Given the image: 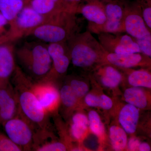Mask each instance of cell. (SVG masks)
Here are the masks:
<instances>
[{"instance_id":"6da1fadb","label":"cell","mask_w":151,"mask_h":151,"mask_svg":"<svg viewBox=\"0 0 151 151\" xmlns=\"http://www.w3.org/2000/svg\"><path fill=\"white\" fill-rule=\"evenodd\" d=\"M12 83L18 103V116L30 125L35 133V142L39 144L51 138L49 114L42 108L31 86V80L17 66Z\"/></svg>"},{"instance_id":"7a4b0ae2","label":"cell","mask_w":151,"mask_h":151,"mask_svg":"<svg viewBox=\"0 0 151 151\" xmlns=\"http://www.w3.org/2000/svg\"><path fill=\"white\" fill-rule=\"evenodd\" d=\"M68 41L70 59L74 66L88 68L98 62L108 63L106 58L108 52L89 30L76 33Z\"/></svg>"},{"instance_id":"3957f363","label":"cell","mask_w":151,"mask_h":151,"mask_svg":"<svg viewBox=\"0 0 151 151\" xmlns=\"http://www.w3.org/2000/svg\"><path fill=\"white\" fill-rule=\"evenodd\" d=\"M75 14L63 11L54 15L51 22L42 24L31 32L36 37L45 42H66L77 33Z\"/></svg>"},{"instance_id":"277c9868","label":"cell","mask_w":151,"mask_h":151,"mask_svg":"<svg viewBox=\"0 0 151 151\" xmlns=\"http://www.w3.org/2000/svg\"><path fill=\"white\" fill-rule=\"evenodd\" d=\"M20 63L34 81L44 79L51 70L52 61L47 48L35 45L30 49H23L17 53Z\"/></svg>"},{"instance_id":"5b68a950","label":"cell","mask_w":151,"mask_h":151,"mask_svg":"<svg viewBox=\"0 0 151 151\" xmlns=\"http://www.w3.org/2000/svg\"><path fill=\"white\" fill-rule=\"evenodd\" d=\"M127 0H109L101 2L106 17L103 25L88 27L90 32L98 35L101 33L125 32L124 17Z\"/></svg>"},{"instance_id":"8992f818","label":"cell","mask_w":151,"mask_h":151,"mask_svg":"<svg viewBox=\"0 0 151 151\" xmlns=\"http://www.w3.org/2000/svg\"><path fill=\"white\" fill-rule=\"evenodd\" d=\"M6 134L22 151H33L35 133L25 120L18 116L2 125Z\"/></svg>"},{"instance_id":"52a82bcc","label":"cell","mask_w":151,"mask_h":151,"mask_svg":"<svg viewBox=\"0 0 151 151\" xmlns=\"http://www.w3.org/2000/svg\"><path fill=\"white\" fill-rule=\"evenodd\" d=\"M99 42L108 53L128 54L141 52L134 38L123 33H101L97 35Z\"/></svg>"},{"instance_id":"ba28073f","label":"cell","mask_w":151,"mask_h":151,"mask_svg":"<svg viewBox=\"0 0 151 151\" xmlns=\"http://www.w3.org/2000/svg\"><path fill=\"white\" fill-rule=\"evenodd\" d=\"M125 32L134 39L151 34L143 19L139 2L127 0L124 17Z\"/></svg>"},{"instance_id":"9c48e42d","label":"cell","mask_w":151,"mask_h":151,"mask_svg":"<svg viewBox=\"0 0 151 151\" xmlns=\"http://www.w3.org/2000/svg\"><path fill=\"white\" fill-rule=\"evenodd\" d=\"M19 113L17 99L10 79H0V125Z\"/></svg>"},{"instance_id":"30bf717a","label":"cell","mask_w":151,"mask_h":151,"mask_svg":"<svg viewBox=\"0 0 151 151\" xmlns=\"http://www.w3.org/2000/svg\"><path fill=\"white\" fill-rule=\"evenodd\" d=\"M31 80L33 91L41 105L49 114L52 113L60 98L59 92L53 81L45 79Z\"/></svg>"},{"instance_id":"8fae6325","label":"cell","mask_w":151,"mask_h":151,"mask_svg":"<svg viewBox=\"0 0 151 151\" xmlns=\"http://www.w3.org/2000/svg\"><path fill=\"white\" fill-rule=\"evenodd\" d=\"M47 48L52 61V66L44 79H49L55 73L64 74L67 71L70 59L69 49L65 42L50 43Z\"/></svg>"},{"instance_id":"7c38bea8","label":"cell","mask_w":151,"mask_h":151,"mask_svg":"<svg viewBox=\"0 0 151 151\" xmlns=\"http://www.w3.org/2000/svg\"><path fill=\"white\" fill-rule=\"evenodd\" d=\"M44 21L43 16L38 13L31 7H27L23 8L13 22L11 23V29L12 31L16 29L21 32H31L43 24Z\"/></svg>"},{"instance_id":"4fadbf2b","label":"cell","mask_w":151,"mask_h":151,"mask_svg":"<svg viewBox=\"0 0 151 151\" xmlns=\"http://www.w3.org/2000/svg\"><path fill=\"white\" fill-rule=\"evenodd\" d=\"M76 13L81 14L88 21V27L100 26L106 21L102 3L97 0H85L79 6Z\"/></svg>"},{"instance_id":"5bb4252c","label":"cell","mask_w":151,"mask_h":151,"mask_svg":"<svg viewBox=\"0 0 151 151\" xmlns=\"http://www.w3.org/2000/svg\"><path fill=\"white\" fill-rule=\"evenodd\" d=\"M16 67L12 46L0 41V79H10Z\"/></svg>"},{"instance_id":"9a60e30c","label":"cell","mask_w":151,"mask_h":151,"mask_svg":"<svg viewBox=\"0 0 151 151\" xmlns=\"http://www.w3.org/2000/svg\"><path fill=\"white\" fill-rule=\"evenodd\" d=\"M151 58L142 52H136L128 54H118L108 53L106 58L108 63L117 67L129 68L140 65L145 63L146 60Z\"/></svg>"},{"instance_id":"2e32d148","label":"cell","mask_w":151,"mask_h":151,"mask_svg":"<svg viewBox=\"0 0 151 151\" xmlns=\"http://www.w3.org/2000/svg\"><path fill=\"white\" fill-rule=\"evenodd\" d=\"M139 113L138 108L130 104H127L121 110L119 121L123 129L129 134H133L137 129Z\"/></svg>"},{"instance_id":"e0dca14e","label":"cell","mask_w":151,"mask_h":151,"mask_svg":"<svg viewBox=\"0 0 151 151\" xmlns=\"http://www.w3.org/2000/svg\"><path fill=\"white\" fill-rule=\"evenodd\" d=\"M31 7L43 16L51 14L54 16L60 12L66 11L62 0H32Z\"/></svg>"},{"instance_id":"ac0fdd59","label":"cell","mask_w":151,"mask_h":151,"mask_svg":"<svg viewBox=\"0 0 151 151\" xmlns=\"http://www.w3.org/2000/svg\"><path fill=\"white\" fill-rule=\"evenodd\" d=\"M98 71L101 82L106 87L112 88L116 87L122 81V74L112 65H107L101 68Z\"/></svg>"},{"instance_id":"d6986e66","label":"cell","mask_w":151,"mask_h":151,"mask_svg":"<svg viewBox=\"0 0 151 151\" xmlns=\"http://www.w3.org/2000/svg\"><path fill=\"white\" fill-rule=\"evenodd\" d=\"M23 6L21 0H0V13L9 23L13 22Z\"/></svg>"},{"instance_id":"ffe728a7","label":"cell","mask_w":151,"mask_h":151,"mask_svg":"<svg viewBox=\"0 0 151 151\" xmlns=\"http://www.w3.org/2000/svg\"><path fill=\"white\" fill-rule=\"evenodd\" d=\"M124 97L127 103L138 108H145L147 104V97L142 89L137 87L126 89Z\"/></svg>"},{"instance_id":"44dd1931","label":"cell","mask_w":151,"mask_h":151,"mask_svg":"<svg viewBox=\"0 0 151 151\" xmlns=\"http://www.w3.org/2000/svg\"><path fill=\"white\" fill-rule=\"evenodd\" d=\"M88 124V119L84 114L77 113L73 115L70 128L72 137L76 139H80L85 134Z\"/></svg>"},{"instance_id":"7402d4cb","label":"cell","mask_w":151,"mask_h":151,"mask_svg":"<svg viewBox=\"0 0 151 151\" xmlns=\"http://www.w3.org/2000/svg\"><path fill=\"white\" fill-rule=\"evenodd\" d=\"M110 137L113 150L122 151L126 148L127 143V135L124 129L113 126L110 129Z\"/></svg>"},{"instance_id":"603a6c76","label":"cell","mask_w":151,"mask_h":151,"mask_svg":"<svg viewBox=\"0 0 151 151\" xmlns=\"http://www.w3.org/2000/svg\"><path fill=\"white\" fill-rule=\"evenodd\" d=\"M128 81L130 85L134 87H151V75L147 70L132 71L129 76Z\"/></svg>"},{"instance_id":"cb8c5ba5","label":"cell","mask_w":151,"mask_h":151,"mask_svg":"<svg viewBox=\"0 0 151 151\" xmlns=\"http://www.w3.org/2000/svg\"><path fill=\"white\" fill-rule=\"evenodd\" d=\"M60 98L63 105L68 108H71L74 107L78 100V97L73 92L69 85H65L63 86L60 89Z\"/></svg>"},{"instance_id":"d4e9b609","label":"cell","mask_w":151,"mask_h":151,"mask_svg":"<svg viewBox=\"0 0 151 151\" xmlns=\"http://www.w3.org/2000/svg\"><path fill=\"white\" fill-rule=\"evenodd\" d=\"M88 122L91 131L97 136H101L104 132V127L100 116L96 111H90L88 114Z\"/></svg>"},{"instance_id":"484cf974","label":"cell","mask_w":151,"mask_h":151,"mask_svg":"<svg viewBox=\"0 0 151 151\" xmlns=\"http://www.w3.org/2000/svg\"><path fill=\"white\" fill-rule=\"evenodd\" d=\"M66 146L63 143L56 141H44L34 149L37 151H65Z\"/></svg>"},{"instance_id":"4316f807","label":"cell","mask_w":151,"mask_h":151,"mask_svg":"<svg viewBox=\"0 0 151 151\" xmlns=\"http://www.w3.org/2000/svg\"><path fill=\"white\" fill-rule=\"evenodd\" d=\"M139 2L144 21L151 32V0H140Z\"/></svg>"},{"instance_id":"83f0119b","label":"cell","mask_w":151,"mask_h":151,"mask_svg":"<svg viewBox=\"0 0 151 151\" xmlns=\"http://www.w3.org/2000/svg\"><path fill=\"white\" fill-rule=\"evenodd\" d=\"M69 85L78 98L84 96L89 91V87L87 84L78 79H72Z\"/></svg>"},{"instance_id":"f1b7e54d","label":"cell","mask_w":151,"mask_h":151,"mask_svg":"<svg viewBox=\"0 0 151 151\" xmlns=\"http://www.w3.org/2000/svg\"><path fill=\"white\" fill-rule=\"evenodd\" d=\"M21 148L12 142L6 134L0 131V151H21Z\"/></svg>"},{"instance_id":"f546056e","label":"cell","mask_w":151,"mask_h":151,"mask_svg":"<svg viewBox=\"0 0 151 151\" xmlns=\"http://www.w3.org/2000/svg\"><path fill=\"white\" fill-rule=\"evenodd\" d=\"M141 52L149 57L151 56V34L139 39H135Z\"/></svg>"},{"instance_id":"4dcf8cb0","label":"cell","mask_w":151,"mask_h":151,"mask_svg":"<svg viewBox=\"0 0 151 151\" xmlns=\"http://www.w3.org/2000/svg\"><path fill=\"white\" fill-rule=\"evenodd\" d=\"M65 10L69 12L76 14L79 6L85 0H62Z\"/></svg>"},{"instance_id":"1f68e13d","label":"cell","mask_w":151,"mask_h":151,"mask_svg":"<svg viewBox=\"0 0 151 151\" xmlns=\"http://www.w3.org/2000/svg\"><path fill=\"white\" fill-rule=\"evenodd\" d=\"M85 102L89 107H99L100 97L94 94H88L85 97Z\"/></svg>"},{"instance_id":"d6a6232c","label":"cell","mask_w":151,"mask_h":151,"mask_svg":"<svg viewBox=\"0 0 151 151\" xmlns=\"http://www.w3.org/2000/svg\"><path fill=\"white\" fill-rule=\"evenodd\" d=\"M100 97L99 107L105 109L109 110L113 106V101L110 97L105 95H102Z\"/></svg>"},{"instance_id":"836d02e7","label":"cell","mask_w":151,"mask_h":151,"mask_svg":"<svg viewBox=\"0 0 151 151\" xmlns=\"http://www.w3.org/2000/svg\"><path fill=\"white\" fill-rule=\"evenodd\" d=\"M140 142L139 140L136 138H132L130 139L128 144V148L130 150L135 151L139 149Z\"/></svg>"},{"instance_id":"e575fe53","label":"cell","mask_w":151,"mask_h":151,"mask_svg":"<svg viewBox=\"0 0 151 151\" xmlns=\"http://www.w3.org/2000/svg\"><path fill=\"white\" fill-rule=\"evenodd\" d=\"M8 24V22L0 13V34L3 32L6 26Z\"/></svg>"},{"instance_id":"d590c367","label":"cell","mask_w":151,"mask_h":151,"mask_svg":"<svg viewBox=\"0 0 151 151\" xmlns=\"http://www.w3.org/2000/svg\"><path fill=\"white\" fill-rule=\"evenodd\" d=\"M139 150L141 151H149L151 150V148L148 144L146 143H142L140 144Z\"/></svg>"},{"instance_id":"8d00e7d4","label":"cell","mask_w":151,"mask_h":151,"mask_svg":"<svg viewBox=\"0 0 151 151\" xmlns=\"http://www.w3.org/2000/svg\"><path fill=\"white\" fill-rule=\"evenodd\" d=\"M97 1H99L100 2L105 1H109V0H97Z\"/></svg>"},{"instance_id":"74e56055","label":"cell","mask_w":151,"mask_h":151,"mask_svg":"<svg viewBox=\"0 0 151 151\" xmlns=\"http://www.w3.org/2000/svg\"><path fill=\"white\" fill-rule=\"evenodd\" d=\"M135 1H139L140 0H135Z\"/></svg>"},{"instance_id":"f35d334b","label":"cell","mask_w":151,"mask_h":151,"mask_svg":"<svg viewBox=\"0 0 151 151\" xmlns=\"http://www.w3.org/2000/svg\"><path fill=\"white\" fill-rule=\"evenodd\" d=\"M21 1H24V0H21Z\"/></svg>"}]
</instances>
